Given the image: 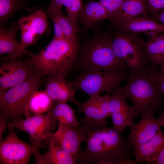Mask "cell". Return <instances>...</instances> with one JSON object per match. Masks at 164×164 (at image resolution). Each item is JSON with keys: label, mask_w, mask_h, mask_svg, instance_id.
Returning a JSON list of instances; mask_svg holds the SVG:
<instances>
[{"label": "cell", "mask_w": 164, "mask_h": 164, "mask_svg": "<svg viewBox=\"0 0 164 164\" xmlns=\"http://www.w3.org/2000/svg\"><path fill=\"white\" fill-rule=\"evenodd\" d=\"M8 132L0 142V162L2 164H26L32 154L33 147L17 135L14 126L9 123Z\"/></svg>", "instance_id": "8"}, {"label": "cell", "mask_w": 164, "mask_h": 164, "mask_svg": "<svg viewBox=\"0 0 164 164\" xmlns=\"http://www.w3.org/2000/svg\"><path fill=\"white\" fill-rule=\"evenodd\" d=\"M126 98L120 87L110 96L111 117L113 127L122 132L126 127H130L134 124L133 109L132 106L128 104Z\"/></svg>", "instance_id": "13"}, {"label": "cell", "mask_w": 164, "mask_h": 164, "mask_svg": "<svg viewBox=\"0 0 164 164\" xmlns=\"http://www.w3.org/2000/svg\"><path fill=\"white\" fill-rule=\"evenodd\" d=\"M49 15L50 18H55L58 22L66 38L72 39L78 38V30L77 25L73 23L67 17L63 14L61 11Z\"/></svg>", "instance_id": "27"}, {"label": "cell", "mask_w": 164, "mask_h": 164, "mask_svg": "<svg viewBox=\"0 0 164 164\" xmlns=\"http://www.w3.org/2000/svg\"><path fill=\"white\" fill-rule=\"evenodd\" d=\"M7 121L2 117L0 116V142L2 140L3 133L5 132L7 127Z\"/></svg>", "instance_id": "34"}, {"label": "cell", "mask_w": 164, "mask_h": 164, "mask_svg": "<svg viewBox=\"0 0 164 164\" xmlns=\"http://www.w3.org/2000/svg\"><path fill=\"white\" fill-rule=\"evenodd\" d=\"M34 73L32 67L21 60L3 62L0 65V88L7 90L26 80Z\"/></svg>", "instance_id": "12"}, {"label": "cell", "mask_w": 164, "mask_h": 164, "mask_svg": "<svg viewBox=\"0 0 164 164\" xmlns=\"http://www.w3.org/2000/svg\"><path fill=\"white\" fill-rule=\"evenodd\" d=\"M147 70L129 72L126 84L121 87L125 97L133 102L134 124L140 115L149 112L155 113L161 108L164 100V94L151 79Z\"/></svg>", "instance_id": "4"}, {"label": "cell", "mask_w": 164, "mask_h": 164, "mask_svg": "<svg viewBox=\"0 0 164 164\" xmlns=\"http://www.w3.org/2000/svg\"><path fill=\"white\" fill-rule=\"evenodd\" d=\"M55 132H50L46 143L52 142L61 147L70 153L77 162L78 155L81 151V143L85 142V137L82 127H72L63 125H58Z\"/></svg>", "instance_id": "10"}, {"label": "cell", "mask_w": 164, "mask_h": 164, "mask_svg": "<svg viewBox=\"0 0 164 164\" xmlns=\"http://www.w3.org/2000/svg\"><path fill=\"white\" fill-rule=\"evenodd\" d=\"M99 96L90 97L84 102H78L76 105L78 108L75 111L85 114L79 121L81 127L97 128L106 126L107 118L109 117L101 107Z\"/></svg>", "instance_id": "17"}, {"label": "cell", "mask_w": 164, "mask_h": 164, "mask_svg": "<svg viewBox=\"0 0 164 164\" xmlns=\"http://www.w3.org/2000/svg\"><path fill=\"white\" fill-rule=\"evenodd\" d=\"M53 102L44 91L36 90L28 100L23 115L27 117L43 114L50 110Z\"/></svg>", "instance_id": "23"}, {"label": "cell", "mask_w": 164, "mask_h": 164, "mask_svg": "<svg viewBox=\"0 0 164 164\" xmlns=\"http://www.w3.org/2000/svg\"><path fill=\"white\" fill-rule=\"evenodd\" d=\"M48 150L41 154L34 147L33 154L37 164H76L77 162L68 152L52 142L48 143Z\"/></svg>", "instance_id": "21"}, {"label": "cell", "mask_w": 164, "mask_h": 164, "mask_svg": "<svg viewBox=\"0 0 164 164\" xmlns=\"http://www.w3.org/2000/svg\"><path fill=\"white\" fill-rule=\"evenodd\" d=\"M112 36V47L116 56L124 61L130 72L146 70L150 67L144 42L137 34L108 27Z\"/></svg>", "instance_id": "6"}, {"label": "cell", "mask_w": 164, "mask_h": 164, "mask_svg": "<svg viewBox=\"0 0 164 164\" xmlns=\"http://www.w3.org/2000/svg\"><path fill=\"white\" fill-rule=\"evenodd\" d=\"M153 19L164 25V9L157 14Z\"/></svg>", "instance_id": "35"}, {"label": "cell", "mask_w": 164, "mask_h": 164, "mask_svg": "<svg viewBox=\"0 0 164 164\" xmlns=\"http://www.w3.org/2000/svg\"><path fill=\"white\" fill-rule=\"evenodd\" d=\"M20 29L18 21L12 22L9 29L0 26V55H8L0 58L2 62L16 60L27 55L29 51L21 47L16 38V33Z\"/></svg>", "instance_id": "16"}, {"label": "cell", "mask_w": 164, "mask_h": 164, "mask_svg": "<svg viewBox=\"0 0 164 164\" xmlns=\"http://www.w3.org/2000/svg\"><path fill=\"white\" fill-rule=\"evenodd\" d=\"M11 124L29 135L31 145L34 147L38 149L47 148L45 142L48 135L51 131L46 114L25 117Z\"/></svg>", "instance_id": "11"}, {"label": "cell", "mask_w": 164, "mask_h": 164, "mask_svg": "<svg viewBox=\"0 0 164 164\" xmlns=\"http://www.w3.org/2000/svg\"><path fill=\"white\" fill-rule=\"evenodd\" d=\"M65 78L61 76L46 78L47 83L44 91L54 101L71 102L77 105L78 102L75 97L76 90Z\"/></svg>", "instance_id": "19"}, {"label": "cell", "mask_w": 164, "mask_h": 164, "mask_svg": "<svg viewBox=\"0 0 164 164\" xmlns=\"http://www.w3.org/2000/svg\"><path fill=\"white\" fill-rule=\"evenodd\" d=\"M92 70L129 71L125 62L114 54L112 34L108 29L96 34L80 45L74 70L81 72Z\"/></svg>", "instance_id": "3"}, {"label": "cell", "mask_w": 164, "mask_h": 164, "mask_svg": "<svg viewBox=\"0 0 164 164\" xmlns=\"http://www.w3.org/2000/svg\"><path fill=\"white\" fill-rule=\"evenodd\" d=\"M151 164H164V149L161 152L156 160Z\"/></svg>", "instance_id": "36"}, {"label": "cell", "mask_w": 164, "mask_h": 164, "mask_svg": "<svg viewBox=\"0 0 164 164\" xmlns=\"http://www.w3.org/2000/svg\"><path fill=\"white\" fill-rule=\"evenodd\" d=\"M110 17L99 2L93 1L83 4L78 21L84 28L93 27L97 23Z\"/></svg>", "instance_id": "22"}, {"label": "cell", "mask_w": 164, "mask_h": 164, "mask_svg": "<svg viewBox=\"0 0 164 164\" xmlns=\"http://www.w3.org/2000/svg\"><path fill=\"white\" fill-rule=\"evenodd\" d=\"M42 77L34 73L23 82L9 89L0 88V116L11 124L22 119L27 103L41 86Z\"/></svg>", "instance_id": "5"}, {"label": "cell", "mask_w": 164, "mask_h": 164, "mask_svg": "<svg viewBox=\"0 0 164 164\" xmlns=\"http://www.w3.org/2000/svg\"><path fill=\"white\" fill-rule=\"evenodd\" d=\"M82 128L86 145L78 155L77 163L137 164L135 159H132L133 148L123 136V132L113 127L106 126L97 128Z\"/></svg>", "instance_id": "1"}, {"label": "cell", "mask_w": 164, "mask_h": 164, "mask_svg": "<svg viewBox=\"0 0 164 164\" xmlns=\"http://www.w3.org/2000/svg\"><path fill=\"white\" fill-rule=\"evenodd\" d=\"M125 0H100L99 2L105 8L112 20L120 11Z\"/></svg>", "instance_id": "29"}, {"label": "cell", "mask_w": 164, "mask_h": 164, "mask_svg": "<svg viewBox=\"0 0 164 164\" xmlns=\"http://www.w3.org/2000/svg\"><path fill=\"white\" fill-rule=\"evenodd\" d=\"M28 0H0V26L4 27L16 12L25 9Z\"/></svg>", "instance_id": "26"}, {"label": "cell", "mask_w": 164, "mask_h": 164, "mask_svg": "<svg viewBox=\"0 0 164 164\" xmlns=\"http://www.w3.org/2000/svg\"><path fill=\"white\" fill-rule=\"evenodd\" d=\"M21 30L20 46L24 49L35 45L46 30L48 25L46 15L42 10H38L18 21Z\"/></svg>", "instance_id": "9"}, {"label": "cell", "mask_w": 164, "mask_h": 164, "mask_svg": "<svg viewBox=\"0 0 164 164\" xmlns=\"http://www.w3.org/2000/svg\"><path fill=\"white\" fill-rule=\"evenodd\" d=\"M156 119L161 126L164 128V111L161 112Z\"/></svg>", "instance_id": "37"}, {"label": "cell", "mask_w": 164, "mask_h": 164, "mask_svg": "<svg viewBox=\"0 0 164 164\" xmlns=\"http://www.w3.org/2000/svg\"><path fill=\"white\" fill-rule=\"evenodd\" d=\"M108 27L135 34L144 33L149 39L164 32V24L145 16L135 17L122 22L113 21Z\"/></svg>", "instance_id": "14"}, {"label": "cell", "mask_w": 164, "mask_h": 164, "mask_svg": "<svg viewBox=\"0 0 164 164\" xmlns=\"http://www.w3.org/2000/svg\"><path fill=\"white\" fill-rule=\"evenodd\" d=\"M53 23L54 30L53 39H66V37L58 22L54 18H50Z\"/></svg>", "instance_id": "33"}, {"label": "cell", "mask_w": 164, "mask_h": 164, "mask_svg": "<svg viewBox=\"0 0 164 164\" xmlns=\"http://www.w3.org/2000/svg\"><path fill=\"white\" fill-rule=\"evenodd\" d=\"M49 129L54 131L57 125L72 127L80 126L75 110L66 102L54 101L50 110L46 114Z\"/></svg>", "instance_id": "18"}, {"label": "cell", "mask_w": 164, "mask_h": 164, "mask_svg": "<svg viewBox=\"0 0 164 164\" xmlns=\"http://www.w3.org/2000/svg\"><path fill=\"white\" fill-rule=\"evenodd\" d=\"M164 149V133L160 130L151 139L133 148L132 154L137 164H151Z\"/></svg>", "instance_id": "20"}, {"label": "cell", "mask_w": 164, "mask_h": 164, "mask_svg": "<svg viewBox=\"0 0 164 164\" xmlns=\"http://www.w3.org/2000/svg\"><path fill=\"white\" fill-rule=\"evenodd\" d=\"M147 16L153 19L164 9V0H145Z\"/></svg>", "instance_id": "30"}, {"label": "cell", "mask_w": 164, "mask_h": 164, "mask_svg": "<svg viewBox=\"0 0 164 164\" xmlns=\"http://www.w3.org/2000/svg\"><path fill=\"white\" fill-rule=\"evenodd\" d=\"M145 51L152 68L164 67V32L154 35L144 42Z\"/></svg>", "instance_id": "24"}, {"label": "cell", "mask_w": 164, "mask_h": 164, "mask_svg": "<svg viewBox=\"0 0 164 164\" xmlns=\"http://www.w3.org/2000/svg\"><path fill=\"white\" fill-rule=\"evenodd\" d=\"M66 0H50L48 9L49 15L61 11L62 6L64 5Z\"/></svg>", "instance_id": "32"}, {"label": "cell", "mask_w": 164, "mask_h": 164, "mask_svg": "<svg viewBox=\"0 0 164 164\" xmlns=\"http://www.w3.org/2000/svg\"><path fill=\"white\" fill-rule=\"evenodd\" d=\"M82 5L81 0H66L64 3L67 17L75 25H77Z\"/></svg>", "instance_id": "28"}, {"label": "cell", "mask_w": 164, "mask_h": 164, "mask_svg": "<svg viewBox=\"0 0 164 164\" xmlns=\"http://www.w3.org/2000/svg\"><path fill=\"white\" fill-rule=\"evenodd\" d=\"M147 72L159 90L164 94V67L159 70L150 68L147 70Z\"/></svg>", "instance_id": "31"}, {"label": "cell", "mask_w": 164, "mask_h": 164, "mask_svg": "<svg viewBox=\"0 0 164 164\" xmlns=\"http://www.w3.org/2000/svg\"><path fill=\"white\" fill-rule=\"evenodd\" d=\"M141 16H147L145 0H125L120 12L112 20L121 22Z\"/></svg>", "instance_id": "25"}, {"label": "cell", "mask_w": 164, "mask_h": 164, "mask_svg": "<svg viewBox=\"0 0 164 164\" xmlns=\"http://www.w3.org/2000/svg\"><path fill=\"white\" fill-rule=\"evenodd\" d=\"M129 73L127 70H89L81 72L70 82L76 90L83 91L90 97L104 92L108 94L112 93L122 81L127 80Z\"/></svg>", "instance_id": "7"}, {"label": "cell", "mask_w": 164, "mask_h": 164, "mask_svg": "<svg viewBox=\"0 0 164 164\" xmlns=\"http://www.w3.org/2000/svg\"><path fill=\"white\" fill-rule=\"evenodd\" d=\"M80 46L78 38L53 39L37 54L29 51V58L25 61L32 67L34 73L42 77L61 76L66 77L74 70Z\"/></svg>", "instance_id": "2"}, {"label": "cell", "mask_w": 164, "mask_h": 164, "mask_svg": "<svg viewBox=\"0 0 164 164\" xmlns=\"http://www.w3.org/2000/svg\"><path fill=\"white\" fill-rule=\"evenodd\" d=\"M155 113L142 114L141 119L130 127L131 130L126 138L133 148L153 138L160 130L161 126L154 118Z\"/></svg>", "instance_id": "15"}]
</instances>
